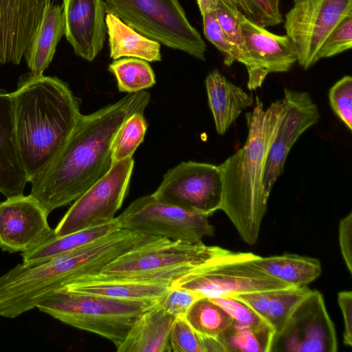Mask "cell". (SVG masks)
Here are the masks:
<instances>
[{"label":"cell","mask_w":352,"mask_h":352,"mask_svg":"<svg viewBox=\"0 0 352 352\" xmlns=\"http://www.w3.org/2000/svg\"><path fill=\"white\" fill-rule=\"evenodd\" d=\"M150 100L149 93L140 91L90 114H81L60 152L30 181V195L48 214L75 201L109 171L118 130L130 115L144 111Z\"/></svg>","instance_id":"obj_1"},{"label":"cell","mask_w":352,"mask_h":352,"mask_svg":"<svg viewBox=\"0 0 352 352\" xmlns=\"http://www.w3.org/2000/svg\"><path fill=\"white\" fill-rule=\"evenodd\" d=\"M11 94L18 150L30 182L65 145L81 116L80 100L60 78L30 73Z\"/></svg>","instance_id":"obj_2"},{"label":"cell","mask_w":352,"mask_h":352,"mask_svg":"<svg viewBox=\"0 0 352 352\" xmlns=\"http://www.w3.org/2000/svg\"><path fill=\"white\" fill-rule=\"evenodd\" d=\"M284 98L264 109L258 96L245 114L248 129L244 146L219 166L222 177L221 206L243 240L256 243L266 213L263 177L267 155L285 114Z\"/></svg>","instance_id":"obj_3"},{"label":"cell","mask_w":352,"mask_h":352,"mask_svg":"<svg viewBox=\"0 0 352 352\" xmlns=\"http://www.w3.org/2000/svg\"><path fill=\"white\" fill-rule=\"evenodd\" d=\"M160 300L116 299L63 287L45 295L36 308L65 324L108 339L118 347L135 321Z\"/></svg>","instance_id":"obj_4"},{"label":"cell","mask_w":352,"mask_h":352,"mask_svg":"<svg viewBox=\"0 0 352 352\" xmlns=\"http://www.w3.org/2000/svg\"><path fill=\"white\" fill-rule=\"evenodd\" d=\"M111 13L141 34L206 60V45L179 0H104Z\"/></svg>","instance_id":"obj_5"},{"label":"cell","mask_w":352,"mask_h":352,"mask_svg":"<svg viewBox=\"0 0 352 352\" xmlns=\"http://www.w3.org/2000/svg\"><path fill=\"white\" fill-rule=\"evenodd\" d=\"M256 255L231 251L181 277L171 286L185 288L208 298L292 287L253 264L252 260Z\"/></svg>","instance_id":"obj_6"},{"label":"cell","mask_w":352,"mask_h":352,"mask_svg":"<svg viewBox=\"0 0 352 352\" xmlns=\"http://www.w3.org/2000/svg\"><path fill=\"white\" fill-rule=\"evenodd\" d=\"M208 217L163 202L151 194L134 200L116 219L120 228L144 236L198 243L214 234Z\"/></svg>","instance_id":"obj_7"},{"label":"cell","mask_w":352,"mask_h":352,"mask_svg":"<svg viewBox=\"0 0 352 352\" xmlns=\"http://www.w3.org/2000/svg\"><path fill=\"white\" fill-rule=\"evenodd\" d=\"M230 252L202 241L187 243L158 238L120 255L99 273L86 276L119 278L184 265L201 266Z\"/></svg>","instance_id":"obj_8"},{"label":"cell","mask_w":352,"mask_h":352,"mask_svg":"<svg viewBox=\"0 0 352 352\" xmlns=\"http://www.w3.org/2000/svg\"><path fill=\"white\" fill-rule=\"evenodd\" d=\"M133 167L132 157L113 163L103 177L74 201L54 229L55 235L113 221L128 193Z\"/></svg>","instance_id":"obj_9"},{"label":"cell","mask_w":352,"mask_h":352,"mask_svg":"<svg viewBox=\"0 0 352 352\" xmlns=\"http://www.w3.org/2000/svg\"><path fill=\"white\" fill-rule=\"evenodd\" d=\"M352 14V0H293L284 28L297 63L308 69L319 60L320 49L337 24Z\"/></svg>","instance_id":"obj_10"},{"label":"cell","mask_w":352,"mask_h":352,"mask_svg":"<svg viewBox=\"0 0 352 352\" xmlns=\"http://www.w3.org/2000/svg\"><path fill=\"white\" fill-rule=\"evenodd\" d=\"M153 195L163 202L210 216L222 204L220 168L208 163L182 162L164 174Z\"/></svg>","instance_id":"obj_11"},{"label":"cell","mask_w":352,"mask_h":352,"mask_svg":"<svg viewBox=\"0 0 352 352\" xmlns=\"http://www.w3.org/2000/svg\"><path fill=\"white\" fill-rule=\"evenodd\" d=\"M334 324L322 294L311 290L295 307L274 335L270 352H336Z\"/></svg>","instance_id":"obj_12"},{"label":"cell","mask_w":352,"mask_h":352,"mask_svg":"<svg viewBox=\"0 0 352 352\" xmlns=\"http://www.w3.org/2000/svg\"><path fill=\"white\" fill-rule=\"evenodd\" d=\"M240 28L244 50L238 62L246 67L250 90L261 87L269 74L288 72L296 63L294 45L287 35L270 32L244 14Z\"/></svg>","instance_id":"obj_13"},{"label":"cell","mask_w":352,"mask_h":352,"mask_svg":"<svg viewBox=\"0 0 352 352\" xmlns=\"http://www.w3.org/2000/svg\"><path fill=\"white\" fill-rule=\"evenodd\" d=\"M48 213L30 194L0 202V248L9 253L26 252L55 234Z\"/></svg>","instance_id":"obj_14"},{"label":"cell","mask_w":352,"mask_h":352,"mask_svg":"<svg viewBox=\"0 0 352 352\" xmlns=\"http://www.w3.org/2000/svg\"><path fill=\"white\" fill-rule=\"evenodd\" d=\"M285 114L270 147L263 171L264 194L268 199L278 177L283 173L287 156L297 139L318 122L320 113L309 94L284 88Z\"/></svg>","instance_id":"obj_15"},{"label":"cell","mask_w":352,"mask_h":352,"mask_svg":"<svg viewBox=\"0 0 352 352\" xmlns=\"http://www.w3.org/2000/svg\"><path fill=\"white\" fill-rule=\"evenodd\" d=\"M65 36L76 55L91 62L106 39L104 0H63Z\"/></svg>","instance_id":"obj_16"},{"label":"cell","mask_w":352,"mask_h":352,"mask_svg":"<svg viewBox=\"0 0 352 352\" xmlns=\"http://www.w3.org/2000/svg\"><path fill=\"white\" fill-rule=\"evenodd\" d=\"M28 182L15 135L12 94L0 89V192L6 198L22 195Z\"/></svg>","instance_id":"obj_17"},{"label":"cell","mask_w":352,"mask_h":352,"mask_svg":"<svg viewBox=\"0 0 352 352\" xmlns=\"http://www.w3.org/2000/svg\"><path fill=\"white\" fill-rule=\"evenodd\" d=\"M174 318L158 303L133 324L118 352H171L169 337Z\"/></svg>","instance_id":"obj_18"},{"label":"cell","mask_w":352,"mask_h":352,"mask_svg":"<svg viewBox=\"0 0 352 352\" xmlns=\"http://www.w3.org/2000/svg\"><path fill=\"white\" fill-rule=\"evenodd\" d=\"M205 85L217 132L223 135L242 111L253 104V98L217 69L208 74Z\"/></svg>","instance_id":"obj_19"},{"label":"cell","mask_w":352,"mask_h":352,"mask_svg":"<svg viewBox=\"0 0 352 352\" xmlns=\"http://www.w3.org/2000/svg\"><path fill=\"white\" fill-rule=\"evenodd\" d=\"M63 287L77 293L116 299L155 300H160L170 289L171 285L138 282L120 278L85 276L63 286Z\"/></svg>","instance_id":"obj_20"},{"label":"cell","mask_w":352,"mask_h":352,"mask_svg":"<svg viewBox=\"0 0 352 352\" xmlns=\"http://www.w3.org/2000/svg\"><path fill=\"white\" fill-rule=\"evenodd\" d=\"M64 34L63 7L50 1L43 11L35 34L24 55L30 74L34 76L43 74Z\"/></svg>","instance_id":"obj_21"},{"label":"cell","mask_w":352,"mask_h":352,"mask_svg":"<svg viewBox=\"0 0 352 352\" xmlns=\"http://www.w3.org/2000/svg\"><path fill=\"white\" fill-rule=\"evenodd\" d=\"M105 22L111 58L133 57L148 62L161 61L159 42L141 34L111 13H107Z\"/></svg>","instance_id":"obj_22"},{"label":"cell","mask_w":352,"mask_h":352,"mask_svg":"<svg viewBox=\"0 0 352 352\" xmlns=\"http://www.w3.org/2000/svg\"><path fill=\"white\" fill-rule=\"evenodd\" d=\"M253 264L270 276L292 287H305L322 273L320 261L295 254L261 257L256 255Z\"/></svg>","instance_id":"obj_23"},{"label":"cell","mask_w":352,"mask_h":352,"mask_svg":"<svg viewBox=\"0 0 352 352\" xmlns=\"http://www.w3.org/2000/svg\"><path fill=\"white\" fill-rule=\"evenodd\" d=\"M120 229L117 219L63 236L54 235L38 247L22 253L23 263H37L73 252Z\"/></svg>","instance_id":"obj_24"},{"label":"cell","mask_w":352,"mask_h":352,"mask_svg":"<svg viewBox=\"0 0 352 352\" xmlns=\"http://www.w3.org/2000/svg\"><path fill=\"white\" fill-rule=\"evenodd\" d=\"M274 329L264 320L252 324L233 320L218 339L226 352H270Z\"/></svg>","instance_id":"obj_25"},{"label":"cell","mask_w":352,"mask_h":352,"mask_svg":"<svg viewBox=\"0 0 352 352\" xmlns=\"http://www.w3.org/2000/svg\"><path fill=\"white\" fill-rule=\"evenodd\" d=\"M108 70L116 77L121 92H138L153 87L156 82L152 67L148 61L140 58L126 57L113 60Z\"/></svg>","instance_id":"obj_26"},{"label":"cell","mask_w":352,"mask_h":352,"mask_svg":"<svg viewBox=\"0 0 352 352\" xmlns=\"http://www.w3.org/2000/svg\"><path fill=\"white\" fill-rule=\"evenodd\" d=\"M184 318L197 333L216 338L234 320L225 310L206 297L197 300Z\"/></svg>","instance_id":"obj_27"},{"label":"cell","mask_w":352,"mask_h":352,"mask_svg":"<svg viewBox=\"0 0 352 352\" xmlns=\"http://www.w3.org/2000/svg\"><path fill=\"white\" fill-rule=\"evenodd\" d=\"M311 291L307 286L271 290L263 320L278 333L297 305Z\"/></svg>","instance_id":"obj_28"},{"label":"cell","mask_w":352,"mask_h":352,"mask_svg":"<svg viewBox=\"0 0 352 352\" xmlns=\"http://www.w3.org/2000/svg\"><path fill=\"white\" fill-rule=\"evenodd\" d=\"M147 129L144 111L130 115L118 130L112 144L113 163L132 157Z\"/></svg>","instance_id":"obj_29"},{"label":"cell","mask_w":352,"mask_h":352,"mask_svg":"<svg viewBox=\"0 0 352 352\" xmlns=\"http://www.w3.org/2000/svg\"><path fill=\"white\" fill-rule=\"evenodd\" d=\"M202 17L203 30L206 38L222 54L224 64L230 67L238 61L239 52L230 42L219 24L212 0H197Z\"/></svg>","instance_id":"obj_30"},{"label":"cell","mask_w":352,"mask_h":352,"mask_svg":"<svg viewBox=\"0 0 352 352\" xmlns=\"http://www.w3.org/2000/svg\"><path fill=\"white\" fill-rule=\"evenodd\" d=\"M212 1L217 20L230 42L238 50L239 58L244 50L240 28V19L243 14L235 0Z\"/></svg>","instance_id":"obj_31"},{"label":"cell","mask_w":352,"mask_h":352,"mask_svg":"<svg viewBox=\"0 0 352 352\" xmlns=\"http://www.w3.org/2000/svg\"><path fill=\"white\" fill-rule=\"evenodd\" d=\"M243 14L252 22L263 28L283 22L280 0H235Z\"/></svg>","instance_id":"obj_32"},{"label":"cell","mask_w":352,"mask_h":352,"mask_svg":"<svg viewBox=\"0 0 352 352\" xmlns=\"http://www.w3.org/2000/svg\"><path fill=\"white\" fill-rule=\"evenodd\" d=\"M330 106L334 113L352 130V77L349 75L338 80L329 91Z\"/></svg>","instance_id":"obj_33"},{"label":"cell","mask_w":352,"mask_h":352,"mask_svg":"<svg viewBox=\"0 0 352 352\" xmlns=\"http://www.w3.org/2000/svg\"><path fill=\"white\" fill-rule=\"evenodd\" d=\"M352 14L344 17L331 32L318 52V60L331 58L351 48Z\"/></svg>","instance_id":"obj_34"},{"label":"cell","mask_w":352,"mask_h":352,"mask_svg":"<svg viewBox=\"0 0 352 352\" xmlns=\"http://www.w3.org/2000/svg\"><path fill=\"white\" fill-rule=\"evenodd\" d=\"M169 343L171 352H203L198 333L184 318L174 319Z\"/></svg>","instance_id":"obj_35"},{"label":"cell","mask_w":352,"mask_h":352,"mask_svg":"<svg viewBox=\"0 0 352 352\" xmlns=\"http://www.w3.org/2000/svg\"><path fill=\"white\" fill-rule=\"evenodd\" d=\"M198 294L185 288L172 287L159 301L164 311L174 318H184L192 304L201 298Z\"/></svg>","instance_id":"obj_36"},{"label":"cell","mask_w":352,"mask_h":352,"mask_svg":"<svg viewBox=\"0 0 352 352\" xmlns=\"http://www.w3.org/2000/svg\"><path fill=\"white\" fill-rule=\"evenodd\" d=\"M209 299L225 310L234 320L239 322L252 324L263 320L246 305L232 297L226 296Z\"/></svg>","instance_id":"obj_37"},{"label":"cell","mask_w":352,"mask_h":352,"mask_svg":"<svg viewBox=\"0 0 352 352\" xmlns=\"http://www.w3.org/2000/svg\"><path fill=\"white\" fill-rule=\"evenodd\" d=\"M352 212L340 219L338 227L339 245L347 270L352 273Z\"/></svg>","instance_id":"obj_38"},{"label":"cell","mask_w":352,"mask_h":352,"mask_svg":"<svg viewBox=\"0 0 352 352\" xmlns=\"http://www.w3.org/2000/svg\"><path fill=\"white\" fill-rule=\"evenodd\" d=\"M338 302L344 319L343 342L352 346V292L342 291L338 294Z\"/></svg>","instance_id":"obj_39"},{"label":"cell","mask_w":352,"mask_h":352,"mask_svg":"<svg viewBox=\"0 0 352 352\" xmlns=\"http://www.w3.org/2000/svg\"><path fill=\"white\" fill-rule=\"evenodd\" d=\"M203 352H226L225 348L216 337L199 334Z\"/></svg>","instance_id":"obj_40"}]
</instances>
